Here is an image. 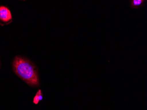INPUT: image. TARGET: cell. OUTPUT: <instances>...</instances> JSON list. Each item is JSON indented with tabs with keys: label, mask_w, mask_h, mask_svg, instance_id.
<instances>
[{
	"label": "cell",
	"mask_w": 147,
	"mask_h": 110,
	"mask_svg": "<svg viewBox=\"0 0 147 110\" xmlns=\"http://www.w3.org/2000/svg\"><path fill=\"white\" fill-rule=\"evenodd\" d=\"M12 67L15 73L29 86H39L38 69L29 59L21 56H16L12 62Z\"/></svg>",
	"instance_id": "6da1fadb"
},
{
	"label": "cell",
	"mask_w": 147,
	"mask_h": 110,
	"mask_svg": "<svg viewBox=\"0 0 147 110\" xmlns=\"http://www.w3.org/2000/svg\"><path fill=\"white\" fill-rule=\"evenodd\" d=\"M145 0H131L130 1V7L132 9H138L143 5Z\"/></svg>",
	"instance_id": "3957f363"
},
{
	"label": "cell",
	"mask_w": 147,
	"mask_h": 110,
	"mask_svg": "<svg viewBox=\"0 0 147 110\" xmlns=\"http://www.w3.org/2000/svg\"><path fill=\"white\" fill-rule=\"evenodd\" d=\"M43 99L42 93V91L41 89H39L38 91V92L36 93V95L34 98L33 100V103L35 105L37 104L39 102V101H42Z\"/></svg>",
	"instance_id": "277c9868"
},
{
	"label": "cell",
	"mask_w": 147,
	"mask_h": 110,
	"mask_svg": "<svg viewBox=\"0 0 147 110\" xmlns=\"http://www.w3.org/2000/svg\"><path fill=\"white\" fill-rule=\"evenodd\" d=\"M12 21V15L9 9L5 6H0V25L9 24Z\"/></svg>",
	"instance_id": "7a4b0ae2"
}]
</instances>
